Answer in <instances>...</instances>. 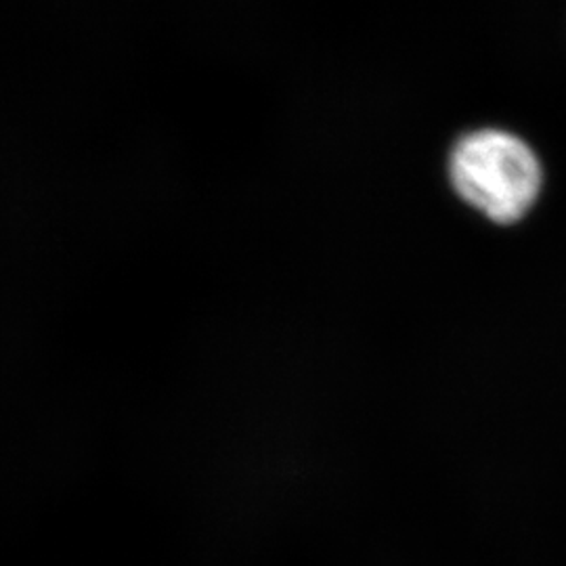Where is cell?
I'll list each match as a JSON object with an SVG mask.
<instances>
[{
  "label": "cell",
  "instance_id": "1",
  "mask_svg": "<svg viewBox=\"0 0 566 566\" xmlns=\"http://www.w3.org/2000/svg\"><path fill=\"white\" fill-rule=\"evenodd\" d=\"M449 168L458 193L493 223L521 221L542 187V168L531 147L502 130L464 137Z\"/></svg>",
  "mask_w": 566,
  "mask_h": 566
}]
</instances>
